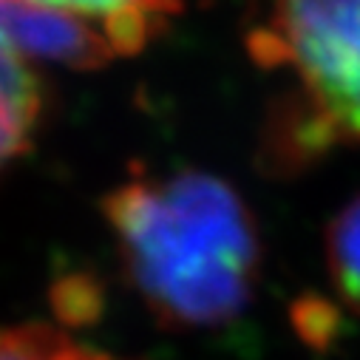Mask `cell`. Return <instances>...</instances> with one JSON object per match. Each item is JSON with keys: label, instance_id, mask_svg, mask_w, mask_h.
<instances>
[{"label": "cell", "instance_id": "obj_8", "mask_svg": "<svg viewBox=\"0 0 360 360\" xmlns=\"http://www.w3.org/2000/svg\"><path fill=\"white\" fill-rule=\"evenodd\" d=\"M108 360H114V357H108Z\"/></svg>", "mask_w": 360, "mask_h": 360}, {"label": "cell", "instance_id": "obj_7", "mask_svg": "<svg viewBox=\"0 0 360 360\" xmlns=\"http://www.w3.org/2000/svg\"><path fill=\"white\" fill-rule=\"evenodd\" d=\"M0 360H108V354L85 349L49 326L0 329Z\"/></svg>", "mask_w": 360, "mask_h": 360}, {"label": "cell", "instance_id": "obj_5", "mask_svg": "<svg viewBox=\"0 0 360 360\" xmlns=\"http://www.w3.org/2000/svg\"><path fill=\"white\" fill-rule=\"evenodd\" d=\"M40 111L37 77L26 65V57L0 34V173L32 145Z\"/></svg>", "mask_w": 360, "mask_h": 360}, {"label": "cell", "instance_id": "obj_4", "mask_svg": "<svg viewBox=\"0 0 360 360\" xmlns=\"http://www.w3.org/2000/svg\"><path fill=\"white\" fill-rule=\"evenodd\" d=\"M32 6L71 15L105 34L117 57L136 54L148 40L165 32L182 0H23Z\"/></svg>", "mask_w": 360, "mask_h": 360}, {"label": "cell", "instance_id": "obj_2", "mask_svg": "<svg viewBox=\"0 0 360 360\" xmlns=\"http://www.w3.org/2000/svg\"><path fill=\"white\" fill-rule=\"evenodd\" d=\"M250 51L295 79L292 105L273 125L284 162L360 142V0H273Z\"/></svg>", "mask_w": 360, "mask_h": 360}, {"label": "cell", "instance_id": "obj_6", "mask_svg": "<svg viewBox=\"0 0 360 360\" xmlns=\"http://www.w3.org/2000/svg\"><path fill=\"white\" fill-rule=\"evenodd\" d=\"M326 264L338 295L360 312V196L349 202L326 230Z\"/></svg>", "mask_w": 360, "mask_h": 360}, {"label": "cell", "instance_id": "obj_3", "mask_svg": "<svg viewBox=\"0 0 360 360\" xmlns=\"http://www.w3.org/2000/svg\"><path fill=\"white\" fill-rule=\"evenodd\" d=\"M0 34L23 57L51 60L71 68H97L117 57L100 29L23 0H0Z\"/></svg>", "mask_w": 360, "mask_h": 360}, {"label": "cell", "instance_id": "obj_1", "mask_svg": "<svg viewBox=\"0 0 360 360\" xmlns=\"http://www.w3.org/2000/svg\"><path fill=\"white\" fill-rule=\"evenodd\" d=\"M103 213L131 287L167 329H219L252 301L258 230L247 205L202 170L136 176Z\"/></svg>", "mask_w": 360, "mask_h": 360}]
</instances>
